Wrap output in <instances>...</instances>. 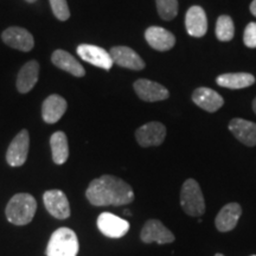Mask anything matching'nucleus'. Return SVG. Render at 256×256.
<instances>
[{"label": "nucleus", "mask_w": 256, "mask_h": 256, "mask_svg": "<svg viewBox=\"0 0 256 256\" xmlns=\"http://www.w3.org/2000/svg\"><path fill=\"white\" fill-rule=\"evenodd\" d=\"M185 26L192 37H203L208 31L206 14L200 6H192L185 16Z\"/></svg>", "instance_id": "obj_17"}, {"label": "nucleus", "mask_w": 256, "mask_h": 256, "mask_svg": "<svg viewBox=\"0 0 256 256\" xmlns=\"http://www.w3.org/2000/svg\"><path fill=\"white\" fill-rule=\"evenodd\" d=\"M50 5L57 19L62 22L68 20L70 17V11L66 0H50Z\"/></svg>", "instance_id": "obj_26"}, {"label": "nucleus", "mask_w": 256, "mask_h": 256, "mask_svg": "<svg viewBox=\"0 0 256 256\" xmlns=\"http://www.w3.org/2000/svg\"><path fill=\"white\" fill-rule=\"evenodd\" d=\"M235 26H234L232 19L229 16H220L217 19L216 24V36L220 42H229L234 38Z\"/></svg>", "instance_id": "obj_24"}, {"label": "nucleus", "mask_w": 256, "mask_h": 256, "mask_svg": "<svg viewBox=\"0 0 256 256\" xmlns=\"http://www.w3.org/2000/svg\"><path fill=\"white\" fill-rule=\"evenodd\" d=\"M243 42L248 48H256V23H249L243 34Z\"/></svg>", "instance_id": "obj_27"}, {"label": "nucleus", "mask_w": 256, "mask_h": 256, "mask_svg": "<svg viewBox=\"0 0 256 256\" xmlns=\"http://www.w3.org/2000/svg\"><path fill=\"white\" fill-rule=\"evenodd\" d=\"M37 202L30 194H17L6 206V218L14 226H26L34 220Z\"/></svg>", "instance_id": "obj_2"}, {"label": "nucleus", "mask_w": 256, "mask_h": 256, "mask_svg": "<svg viewBox=\"0 0 256 256\" xmlns=\"http://www.w3.org/2000/svg\"><path fill=\"white\" fill-rule=\"evenodd\" d=\"M140 238L144 243L156 242L158 244H168V243L174 242V235L168 228L158 220H148L144 224Z\"/></svg>", "instance_id": "obj_6"}, {"label": "nucleus", "mask_w": 256, "mask_h": 256, "mask_svg": "<svg viewBox=\"0 0 256 256\" xmlns=\"http://www.w3.org/2000/svg\"><path fill=\"white\" fill-rule=\"evenodd\" d=\"M250 12L252 14V16L256 17V0H252V2L250 4Z\"/></svg>", "instance_id": "obj_28"}, {"label": "nucleus", "mask_w": 256, "mask_h": 256, "mask_svg": "<svg viewBox=\"0 0 256 256\" xmlns=\"http://www.w3.org/2000/svg\"><path fill=\"white\" fill-rule=\"evenodd\" d=\"M217 84L228 89H243L250 87L255 83V78L248 72L223 74L216 78Z\"/></svg>", "instance_id": "obj_22"}, {"label": "nucleus", "mask_w": 256, "mask_h": 256, "mask_svg": "<svg viewBox=\"0 0 256 256\" xmlns=\"http://www.w3.org/2000/svg\"><path fill=\"white\" fill-rule=\"evenodd\" d=\"M192 101L198 107L209 113H215L224 104L223 98L211 88L200 87L192 92Z\"/></svg>", "instance_id": "obj_15"}, {"label": "nucleus", "mask_w": 256, "mask_h": 256, "mask_svg": "<svg viewBox=\"0 0 256 256\" xmlns=\"http://www.w3.org/2000/svg\"><path fill=\"white\" fill-rule=\"evenodd\" d=\"M2 38L6 46L14 48V49L24 51V52L31 51L34 46V36L23 28L11 26L6 28L2 32Z\"/></svg>", "instance_id": "obj_12"}, {"label": "nucleus", "mask_w": 256, "mask_h": 256, "mask_svg": "<svg viewBox=\"0 0 256 256\" xmlns=\"http://www.w3.org/2000/svg\"><path fill=\"white\" fill-rule=\"evenodd\" d=\"M25 2H36V0H25Z\"/></svg>", "instance_id": "obj_30"}, {"label": "nucleus", "mask_w": 256, "mask_h": 256, "mask_svg": "<svg viewBox=\"0 0 256 256\" xmlns=\"http://www.w3.org/2000/svg\"><path fill=\"white\" fill-rule=\"evenodd\" d=\"M160 18L172 20L178 14V0H156Z\"/></svg>", "instance_id": "obj_25"}, {"label": "nucleus", "mask_w": 256, "mask_h": 256, "mask_svg": "<svg viewBox=\"0 0 256 256\" xmlns=\"http://www.w3.org/2000/svg\"><path fill=\"white\" fill-rule=\"evenodd\" d=\"M68 104L62 96L52 94L46 98L42 106V116L46 124H56L66 113Z\"/></svg>", "instance_id": "obj_18"}, {"label": "nucleus", "mask_w": 256, "mask_h": 256, "mask_svg": "<svg viewBox=\"0 0 256 256\" xmlns=\"http://www.w3.org/2000/svg\"><path fill=\"white\" fill-rule=\"evenodd\" d=\"M215 256H224V255L220 254V252H217V254H215Z\"/></svg>", "instance_id": "obj_31"}, {"label": "nucleus", "mask_w": 256, "mask_h": 256, "mask_svg": "<svg viewBox=\"0 0 256 256\" xmlns=\"http://www.w3.org/2000/svg\"><path fill=\"white\" fill-rule=\"evenodd\" d=\"M28 146H30V136L28 130H22L14 138L6 152V162H8V165L12 168L24 165L28 159Z\"/></svg>", "instance_id": "obj_5"}, {"label": "nucleus", "mask_w": 256, "mask_h": 256, "mask_svg": "<svg viewBox=\"0 0 256 256\" xmlns=\"http://www.w3.org/2000/svg\"><path fill=\"white\" fill-rule=\"evenodd\" d=\"M44 206L52 217L57 220H66L70 217V204L66 194L60 190H49L43 194Z\"/></svg>", "instance_id": "obj_8"}, {"label": "nucleus", "mask_w": 256, "mask_h": 256, "mask_svg": "<svg viewBox=\"0 0 256 256\" xmlns=\"http://www.w3.org/2000/svg\"><path fill=\"white\" fill-rule=\"evenodd\" d=\"M134 90L139 98L146 102H156L164 101L168 98L170 92L164 86L150 80H138L134 82Z\"/></svg>", "instance_id": "obj_11"}, {"label": "nucleus", "mask_w": 256, "mask_h": 256, "mask_svg": "<svg viewBox=\"0 0 256 256\" xmlns=\"http://www.w3.org/2000/svg\"><path fill=\"white\" fill-rule=\"evenodd\" d=\"M146 42L158 51L171 50L176 44V37L171 32L160 26H151L145 31Z\"/></svg>", "instance_id": "obj_19"}, {"label": "nucleus", "mask_w": 256, "mask_h": 256, "mask_svg": "<svg viewBox=\"0 0 256 256\" xmlns=\"http://www.w3.org/2000/svg\"><path fill=\"white\" fill-rule=\"evenodd\" d=\"M180 206L191 217H200L206 214V200L194 179L188 178L184 182L180 190Z\"/></svg>", "instance_id": "obj_3"}, {"label": "nucleus", "mask_w": 256, "mask_h": 256, "mask_svg": "<svg viewBox=\"0 0 256 256\" xmlns=\"http://www.w3.org/2000/svg\"><path fill=\"white\" fill-rule=\"evenodd\" d=\"M242 215V206L238 203H228L218 211L216 218L215 226L216 229L220 232H232L238 226L240 217Z\"/></svg>", "instance_id": "obj_13"}, {"label": "nucleus", "mask_w": 256, "mask_h": 256, "mask_svg": "<svg viewBox=\"0 0 256 256\" xmlns=\"http://www.w3.org/2000/svg\"><path fill=\"white\" fill-rule=\"evenodd\" d=\"M76 51H78V55L83 60L98 66V68L110 70L114 64L110 54L100 46H92V44H81V46H78Z\"/></svg>", "instance_id": "obj_10"}, {"label": "nucleus", "mask_w": 256, "mask_h": 256, "mask_svg": "<svg viewBox=\"0 0 256 256\" xmlns=\"http://www.w3.org/2000/svg\"><path fill=\"white\" fill-rule=\"evenodd\" d=\"M78 252V238L75 232L66 226L52 232L46 247L48 256H76Z\"/></svg>", "instance_id": "obj_4"}, {"label": "nucleus", "mask_w": 256, "mask_h": 256, "mask_svg": "<svg viewBox=\"0 0 256 256\" xmlns=\"http://www.w3.org/2000/svg\"><path fill=\"white\" fill-rule=\"evenodd\" d=\"M98 228L104 236L110 238H124L130 230V223L126 220L113 215L110 212H104L98 217Z\"/></svg>", "instance_id": "obj_9"}, {"label": "nucleus", "mask_w": 256, "mask_h": 256, "mask_svg": "<svg viewBox=\"0 0 256 256\" xmlns=\"http://www.w3.org/2000/svg\"><path fill=\"white\" fill-rule=\"evenodd\" d=\"M252 110H254V113L256 114V98H254V101H252Z\"/></svg>", "instance_id": "obj_29"}, {"label": "nucleus", "mask_w": 256, "mask_h": 256, "mask_svg": "<svg viewBox=\"0 0 256 256\" xmlns=\"http://www.w3.org/2000/svg\"><path fill=\"white\" fill-rule=\"evenodd\" d=\"M51 60L57 68L64 70V72L72 74L76 78H82L86 75V70L81 66V63L74 57L72 54L64 50H56L52 52Z\"/></svg>", "instance_id": "obj_20"}, {"label": "nucleus", "mask_w": 256, "mask_h": 256, "mask_svg": "<svg viewBox=\"0 0 256 256\" xmlns=\"http://www.w3.org/2000/svg\"><path fill=\"white\" fill-rule=\"evenodd\" d=\"M50 147L54 162L57 165H63L69 158L68 138L66 133L60 132V130L54 133L50 138Z\"/></svg>", "instance_id": "obj_23"}, {"label": "nucleus", "mask_w": 256, "mask_h": 256, "mask_svg": "<svg viewBox=\"0 0 256 256\" xmlns=\"http://www.w3.org/2000/svg\"><path fill=\"white\" fill-rule=\"evenodd\" d=\"M40 75V64L36 60L25 63L18 74L17 89L22 94H26L34 87Z\"/></svg>", "instance_id": "obj_21"}, {"label": "nucleus", "mask_w": 256, "mask_h": 256, "mask_svg": "<svg viewBox=\"0 0 256 256\" xmlns=\"http://www.w3.org/2000/svg\"><path fill=\"white\" fill-rule=\"evenodd\" d=\"M249 256H256V255H249Z\"/></svg>", "instance_id": "obj_32"}, {"label": "nucleus", "mask_w": 256, "mask_h": 256, "mask_svg": "<svg viewBox=\"0 0 256 256\" xmlns=\"http://www.w3.org/2000/svg\"><path fill=\"white\" fill-rule=\"evenodd\" d=\"M86 197L94 206H122L134 200V192L132 186L121 178L104 174L90 182Z\"/></svg>", "instance_id": "obj_1"}, {"label": "nucleus", "mask_w": 256, "mask_h": 256, "mask_svg": "<svg viewBox=\"0 0 256 256\" xmlns=\"http://www.w3.org/2000/svg\"><path fill=\"white\" fill-rule=\"evenodd\" d=\"M166 136V127L158 121L142 124L136 130V139L142 147L160 146Z\"/></svg>", "instance_id": "obj_7"}, {"label": "nucleus", "mask_w": 256, "mask_h": 256, "mask_svg": "<svg viewBox=\"0 0 256 256\" xmlns=\"http://www.w3.org/2000/svg\"><path fill=\"white\" fill-rule=\"evenodd\" d=\"M229 130L243 145L256 146V124L252 121L235 118L229 122Z\"/></svg>", "instance_id": "obj_16"}, {"label": "nucleus", "mask_w": 256, "mask_h": 256, "mask_svg": "<svg viewBox=\"0 0 256 256\" xmlns=\"http://www.w3.org/2000/svg\"><path fill=\"white\" fill-rule=\"evenodd\" d=\"M110 57L116 66L130 70H142L145 68V62L133 49L128 46L112 48Z\"/></svg>", "instance_id": "obj_14"}]
</instances>
